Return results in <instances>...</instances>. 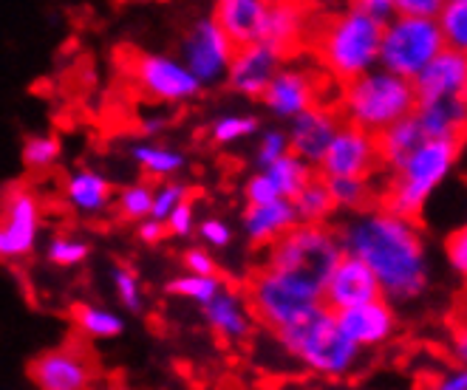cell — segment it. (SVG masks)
Returning <instances> with one entry per match:
<instances>
[{
	"instance_id": "6da1fadb",
	"label": "cell",
	"mask_w": 467,
	"mask_h": 390,
	"mask_svg": "<svg viewBox=\"0 0 467 390\" xmlns=\"http://www.w3.org/2000/svg\"><path fill=\"white\" fill-rule=\"evenodd\" d=\"M343 255L357 258L377 277L382 300L405 303L425 294L431 263L422 232L414 221L389 210L360 212L346 221L337 235Z\"/></svg>"
},
{
	"instance_id": "7a4b0ae2",
	"label": "cell",
	"mask_w": 467,
	"mask_h": 390,
	"mask_svg": "<svg viewBox=\"0 0 467 390\" xmlns=\"http://www.w3.org/2000/svg\"><path fill=\"white\" fill-rule=\"evenodd\" d=\"M379 43L382 26L371 20L360 4L328 15L315 35L320 63L346 86L379 66Z\"/></svg>"
},
{
	"instance_id": "3957f363",
	"label": "cell",
	"mask_w": 467,
	"mask_h": 390,
	"mask_svg": "<svg viewBox=\"0 0 467 390\" xmlns=\"http://www.w3.org/2000/svg\"><path fill=\"white\" fill-rule=\"evenodd\" d=\"M417 94L414 82L400 79L382 68H374L363 77L348 82L343 91V117L346 125L363 130L368 136H379L397 122L414 117Z\"/></svg>"
},
{
	"instance_id": "277c9868",
	"label": "cell",
	"mask_w": 467,
	"mask_h": 390,
	"mask_svg": "<svg viewBox=\"0 0 467 390\" xmlns=\"http://www.w3.org/2000/svg\"><path fill=\"white\" fill-rule=\"evenodd\" d=\"M286 354H292L300 365H306L312 374L320 376H346L360 362V348H357L337 325V317L326 312L323 305L317 312L306 314L275 334Z\"/></svg>"
},
{
	"instance_id": "5b68a950",
	"label": "cell",
	"mask_w": 467,
	"mask_h": 390,
	"mask_svg": "<svg viewBox=\"0 0 467 390\" xmlns=\"http://www.w3.org/2000/svg\"><path fill=\"white\" fill-rule=\"evenodd\" d=\"M462 142H439V139H425L400 170L394 173V181L386 195V210L414 221L431 195L448 181L453 167L459 161Z\"/></svg>"
},
{
	"instance_id": "8992f818",
	"label": "cell",
	"mask_w": 467,
	"mask_h": 390,
	"mask_svg": "<svg viewBox=\"0 0 467 390\" xmlns=\"http://www.w3.org/2000/svg\"><path fill=\"white\" fill-rule=\"evenodd\" d=\"M340 258H343V246L332 230L297 224L281 241H275L269 246L264 269L323 292L328 274L335 272Z\"/></svg>"
},
{
	"instance_id": "52a82bcc",
	"label": "cell",
	"mask_w": 467,
	"mask_h": 390,
	"mask_svg": "<svg viewBox=\"0 0 467 390\" xmlns=\"http://www.w3.org/2000/svg\"><path fill=\"white\" fill-rule=\"evenodd\" d=\"M442 51H445V40L436 20L397 15L389 26H382L377 68L414 82Z\"/></svg>"
},
{
	"instance_id": "ba28073f",
	"label": "cell",
	"mask_w": 467,
	"mask_h": 390,
	"mask_svg": "<svg viewBox=\"0 0 467 390\" xmlns=\"http://www.w3.org/2000/svg\"><path fill=\"white\" fill-rule=\"evenodd\" d=\"M323 305V292L292 281V277L275 274L269 269H258L250 277L246 289V309L250 317L266 325L269 331H284L286 325L304 320Z\"/></svg>"
},
{
	"instance_id": "9c48e42d",
	"label": "cell",
	"mask_w": 467,
	"mask_h": 390,
	"mask_svg": "<svg viewBox=\"0 0 467 390\" xmlns=\"http://www.w3.org/2000/svg\"><path fill=\"white\" fill-rule=\"evenodd\" d=\"M43 207L37 192L12 184L0 195V261L29 258L37 246Z\"/></svg>"
},
{
	"instance_id": "30bf717a",
	"label": "cell",
	"mask_w": 467,
	"mask_h": 390,
	"mask_svg": "<svg viewBox=\"0 0 467 390\" xmlns=\"http://www.w3.org/2000/svg\"><path fill=\"white\" fill-rule=\"evenodd\" d=\"M233 57L235 46L224 37L210 15L193 20V26L182 37V66L196 77L202 88L227 79Z\"/></svg>"
},
{
	"instance_id": "8fae6325",
	"label": "cell",
	"mask_w": 467,
	"mask_h": 390,
	"mask_svg": "<svg viewBox=\"0 0 467 390\" xmlns=\"http://www.w3.org/2000/svg\"><path fill=\"white\" fill-rule=\"evenodd\" d=\"M29 379L37 390H91L97 365L86 348L71 343L35 356L29 362Z\"/></svg>"
},
{
	"instance_id": "7c38bea8",
	"label": "cell",
	"mask_w": 467,
	"mask_h": 390,
	"mask_svg": "<svg viewBox=\"0 0 467 390\" xmlns=\"http://www.w3.org/2000/svg\"><path fill=\"white\" fill-rule=\"evenodd\" d=\"M130 74L136 86L159 102H190L202 94L196 77L168 54H136Z\"/></svg>"
},
{
	"instance_id": "4fadbf2b",
	"label": "cell",
	"mask_w": 467,
	"mask_h": 390,
	"mask_svg": "<svg viewBox=\"0 0 467 390\" xmlns=\"http://www.w3.org/2000/svg\"><path fill=\"white\" fill-rule=\"evenodd\" d=\"M379 161L377 139L343 122L332 139L326 156L320 159V173L326 179H368Z\"/></svg>"
},
{
	"instance_id": "5bb4252c",
	"label": "cell",
	"mask_w": 467,
	"mask_h": 390,
	"mask_svg": "<svg viewBox=\"0 0 467 390\" xmlns=\"http://www.w3.org/2000/svg\"><path fill=\"white\" fill-rule=\"evenodd\" d=\"M379 283L377 277L368 272L366 263H360L357 258L343 255L340 263L335 266V272L328 274V281L323 286V309L340 314L348 309H357V305H366L379 300Z\"/></svg>"
},
{
	"instance_id": "9a60e30c",
	"label": "cell",
	"mask_w": 467,
	"mask_h": 390,
	"mask_svg": "<svg viewBox=\"0 0 467 390\" xmlns=\"http://www.w3.org/2000/svg\"><path fill=\"white\" fill-rule=\"evenodd\" d=\"M340 128H343V119L335 114V110L315 105V108L304 110V114L292 119V128L286 133L289 153L315 167L326 156L328 145H332V139L337 136Z\"/></svg>"
},
{
	"instance_id": "2e32d148",
	"label": "cell",
	"mask_w": 467,
	"mask_h": 390,
	"mask_svg": "<svg viewBox=\"0 0 467 390\" xmlns=\"http://www.w3.org/2000/svg\"><path fill=\"white\" fill-rule=\"evenodd\" d=\"M335 317H337L340 331L360 351L386 345L397 334V312H394V305L382 297L366 305H357V309L340 312Z\"/></svg>"
},
{
	"instance_id": "e0dca14e",
	"label": "cell",
	"mask_w": 467,
	"mask_h": 390,
	"mask_svg": "<svg viewBox=\"0 0 467 390\" xmlns=\"http://www.w3.org/2000/svg\"><path fill=\"white\" fill-rule=\"evenodd\" d=\"M281 60L284 57L278 51H272L261 43L238 48L227 71V86L241 97L261 99L275 74L281 71Z\"/></svg>"
},
{
	"instance_id": "ac0fdd59",
	"label": "cell",
	"mask_w": 467,
	"mask_h": 390,
	"mask_svg": "<svg viewBox=\"0 0 467 390\" xmlns=\"http://www.w3.org/2000/svg\"><path fill=\"white\" fill-rule=\"evenodd\" d=\"M414 94H417V102L467 99V54L445 48L414 79Z\"/></svg>"
},
{
	"instance_id": "d6986e66",
	"label": "cell",
	"mask_w": 467,
	"mask_h": 390,
	"mask_svg": "<svg viewBox=\"0 0 467 390\" xmlns=\"http://www.w3.org/2000/svg\"><path fill=\"white\" fill-rule=\"evenodd\" d=\"M317 97V82L309 71L304 68H281L269 82V88L264 91V105L281 119H295L304 110L315 108Z\"/></svg>"
},
{
	"instance_id": "ffe728a7",
	"label": "cell",
	"mask_w": 467,
	"mask_h": 390,
	"mask_svg": "<svg viewBox=\"0 0 467 390\" xmlns=\"http://www.w3.org/2000/svg\"><path fill=\"white\" fill-rule=\"evenodd\" d=\"M264 15H266L264 0H222V4H215L210 17L238 51L258 43Z\"/></svg>"
},
{
	"instance_id": "44dd1931",
	"label": "cell",
	"mask_w": 467,
	"mask_h": 390,
	"mask_svg": "<svg viewBox=\"0 0 467 390\" xmlns=\"http://www.w3.org/2000/svg\"><path fill=\"white\" fill-rule=\"evenodd\" d=\"M414 119L422 128L425 139H439V142H462V136L467 133V99L417 102Z\"/></svg>"
},
{
	"instance_id": "7402d4cb",
	"label": "cell",
	"mask_w": 467,
	"mask_h": 390,
	"mask_svg": "<svg viewBox=\"0 0 467 390\" xmlns=\"http://www.w3.org/2000/svg\"><path fill=\"white\" fill-rule=\"evenodd\" d=\"M207 325L227 343H238L250 337L253 317L246 314V303L233 289H222L207 305H204Z\"/></svg>"
},
{
	"instance_id": "603a6c76",
	"label": "cell",
	"mask_w": 467,
	"mask_h": 390,
	"mask_svg": "<svg viewBox=\"0 0 467 390\" xmlns=\"http://www.w3.org/2000/svg\"><path fill=\"white\" fill-rule=\"evenodd\" d=\"M304 26H306V15L295 4H266V15H264V26H261V37L258 43L278 51L281 57L295 48V43L304 37Z\"/></svg>"
},
{
	"instance_id": "cb8c5ba5",
	"label": "cell",
	"mask_w": 467,
	"mask_h": 390,
	"mask_svg": "<svg viewBox=\"0 0 467 390\" xmlns=\"http://www.w3.org/2000/svg\"><path fill=\"white\" fill-rule=\"evenodd\" d=\"M297 227L292 201H272L264 207H246L244 210V232L255 246H272L281 241L289 230Z\"/></svg>"
},
{
	"instance_id": "d4e9b609",
	"label": "cell",
	"mask_w": 467,
	"mask_h": 390,
	"mask_svg": "<svg viewBox=\"0 0 467 390\" xmlns=\"http://www.w3.org/2000/svg\"><path fill=\"white\" fill-rule=\"evenodd\" d=\"M63 199L79 215H99L102 210L111 207L114 187L97 170H74L63 184Z\"/></svg>"
},
{
	"instance_id": "484cf974",
	"label": "cell",
	"mask_w": 467,
	"mask_h": 390,
	"mask_svg": "<svg viewBox=\"0 0 467 390\" xmlns=\"http://www.w3.org/2000/svg\"><path fill=\"white\" fill-rule=\"evenodd\" d=\"M425 142L422 128L417 125L414 117H408L402 122H397L394 128H389L386 133L377 136V153L379 161L389 167V170H400V167L417 153V148Z\"/></svg>"
},
{
	"instance_id": "4316f807",
	"label": "cell",
	"mask_w": 467,
	"mask_h": 390,
	"mask_svg": "<svg viewBox=\"0 0 467 390\" xmlns=\"http://www.w3.org/2000/svg\"><path fill=\"white\" fill-rule=\"evenodd\" d=\"M261 173H266L275 192H278L284 201H292L300 190L315 181V167L306 164L304 159L292 156V153H286L284 159H278L272 167H266V170H261Z\"/></svg>"
},
{
	"instance_id": "83f0119b",
	"label": "cell",
	"mask_w": 467,
	"mask_h": 390,
	"mask_svg": "<svg viewBox=\"0 0 467 390\" xmlns=\"http://www.w3.org/2000/svg\"><path fill=\"white\" fill-rule=\"evenodd\" d=\"M71 323L91 340H114L125 331V320L117 312L99 309V305H91V303H74Z\"/></svg>"
},
{
	"instance_id": "f1b7e54d",
	"label": "cell",
	"mask_w": 467,
	"mask_h": 390,
	"mask_svg": "<svg viewBox=\"0 0 467 390\" xmlns=\"http://www.w3.org/2000/svg\"><path fill=\"white\" fill-rule=\"evenodd\" d=\"M292 207H295L297 224H304V227H323V221L335 212L332 195H328L323 179H315L309 187L300 190L292 199Z\"/></svg>"
},
{
	"instance_id": "f546056e",
	"label": "cell",
	"mask_w": 467,
	"mask_h": 390,
	"mask_svg": "<svg viewBox=\"0 0 467 390\" xmlns=\"http://www.w3.org/2000/svg\"><path fill=\"white\" fill-rule=\"evenodd\" d=\"M130 156L150 179H171L187 164L182 153H176L173 148H164V145H133Z\"/></svg>"
},
{
	"instance_id": "4dcf8cb0",
	"label": "cell",
	"mask_w": 467,
	"mask_h": 390,
	"mask_svg": "<svg viewBox=\"0 0 467 390\" xmlns=\"http://www.w3.org/2000/svg\"><path fill=\"white\" fill-rule=\"evenodd\" d=\"M439 32H442L445 48L467 54V0H448L436 17Z\"/></svg>"
},
{
	"instance_id": "1f68e13d",
	"label": "cell",
	"mask_w": 467,
	"mask_h": 390,
	"mask_svg": "<svg viewBox=\"0 0 467 390\" xmlns=\"http://www.w3.org/2000/svg\"><path fill=\"white\" fill-rule=\"evenodd\" d=\"M224 289L222 283V277H199V274H182V277H173V281L168 283V294L173 297H187V300H193L199 303L202 309L204 305Z\"/></svg>"
},
{
	"instance_id": "d6a6232c",
	"label": "cell",
	"mask_w": 467,
	"mask_h": 390,
	"mask_svg": "<svg viewBox=\"0 0 467 390\" xmlns=\"http://www.w3.org/2000/svg\"><path fill=\"white\" fill-rule=\"evenodd\" d=\"M63 153V145L57 136H29L23 142V164L29 167V170H48V167L57 164Z\"/></svg>"
},
{
	"instance_id": "836d02e7",
	"label": "cell",
	"mask_w": 467,
	"mask_h": 390,
	"mask_svg": "<svg viewBox=\"0 0 467 390\" xmlns=\"http://www.w3.org/2000/svg\"><path fill=\"white\" fill-rule=\"evenodd\" d=\"M332 195L335 210H360L368 201V179H326L323 181Z\"/></svg>"
},
{
	"instance_id": "e575fe53",
	"label": "cell",
	"mask_w": 467,
	"mask_h": 390,
	"mask_svg": "<svg viewBox=\"0 0 467 390\" xmlns=\"http://www.w3.org/2000/svg\"><path fill=\"white\" fill-rule=\"evenodd\" d=\"M153 207V187L150 184H128L117 195V212L122 221H145Z\"/></svg>"
},
{
	"instance_id": "d590c367",
	"label": "cell",
	"mask_w": 467,
	"mask_h": 390,
	"mask_svg": "<svg viewBox=\"0 0 467 390\" xmlns=\"http://www.w3.org/2000/svg\"><path fill=\"white\" fill-rule=\"evenodd\" d=\"M258 128H261L258 117H235V114H230V117H218L210 125V139H213V145L227 148V145L241 142V139H246V136H253Z\"/></svg>"
},
{
	"instance_id": "8d00e7d4",
	"label": "cell",
	"mask_w": 467,
	"mask_h": 390,
	"mask_svg": "<svg viewBox=\"0 0 467 390\" xmlns=\"http://www.w3.org/2000/svg\"><path fill=\"white\" fill-rule=\"evenodd\" d=\"M190 199V187L182 181H164L153 190V207H150V221L164 224L176 207H182Z\"/></svg>"
},
{
	"instance_id": "74e56055",
	"label": "cell",
	"mask_w": 467,
	"mask_h": 390,
	"mask_svg": "<svg viewBox=\"0 0 467 390\" xmlns=\"http://www.w3.org/2000/svg\"><path fill=\"white\" fill-rule=\"evenodd\" d=\"M88 255H91V246L86 241H79V238H71V235H57L46 246L48 263L63 266V269L66 266H79Z\"/></svg>"
},
{
	"instance_id": "f35d334b",
	"label": "cell",
	"mask_w": 467,
	"mask_h": 390,
	"mask_svg": "<svg viewBox=\"0 0 467 390\" xmlns=\"http://www.w3.org/2000/svg\"><path fill=\"white\" fill-rule=\"evenodd\" d=\"M289 153V139H286V130H278V128H269L261 142L255 148V167L258 173L266 170V167H272L278 159H284Z\"/></svg>"
},
{
	"instance_id": "ab89813d",
	"label": "cell",
	"mask_w": 467,
	"mask_h": 390,
	"mask_svg": "<svg viewBox=\"0 0 467 390\" xmlns=\"http://www.w3.org/2000/svg\"><path fill=\"white\" fill-rule=\"evenodd\" d=\"M114 289H117L119 303L128 312H142V286H140V277H136V272L130 266L114 269Z\"/></svg>"
},
{
	"instance_id": "60d3db41",
	"label": "cell",
	"mask_w": 467,
	"mask_h": 390,
	"mask_svg": "<svg viewBox=\"0 0 467 390\" xmlns=\"http://www.w3.org/2000/svg\"><path fill=\"white\" fill-rule=\"evenodd\" d=\"M244 199H246V207H264V204H272V201H281V195L275 192L266 173H253L250 179L244 181Z\"/></svg>"
},
{
	"instance_id": "b9f144b4",
	"label": "cell",
	"mask_w": 467,
	"mask_h": 390,
	"mask_svg": "<svg viewBox=\"0 0 467 390\" xmlns=\"http://www.w3.org/2000/svg\"><path fill=\"white\" fill-rule=\"evenodd\" d=\"M193 227H196V207L190 199L182 207H176L173 215L164 221V230H168V235H173V238H187L193 232Z\"/></svg>"
},
{
	"instance_id": "7bdbcfd3",
	"label": "cell",
	"mask_w": 467,
	"mask_h": 390,
	"mask_svg": "<svg viewBox=\"0 0 467 390\" xmlns=\"http://www.w3.org/2000/svg\"><path fill=\"white\" fill-rule=\"evenodd\" d=\"M445 252H448V263L459 277H467V227L456 230L448 243H445Z\"/></svg>"
},
{
	"instance_id": "ee69618b",
	"label": "cell",
	"mask_w": 467,
	"mask_h": 390,
	"mask_svg": "<svg viewBox=\"0 0 467 390\" xmlns=\"http://www.w3.org/2000/svg\"><path fill=\"white\" fill-rule=\"evenodd\" d=\"M184 266H187V274H199V277H215L218 266H215V258L207 252L204 246H193L184 252Z\"/></svg>"
},
{
	"instance_id": "f6af8a7d",
	"label": "cell",
	"mask_w": 467,
	"mask_h": 390,
	"mask_svg": "<svg viewBox=\"0 0 467 390\" xmlns=\"http://www.w3.org/2000/svg\"><path fill=\"white\" fill-rule=\"evenodd\" d=\"M397 15L402 17H425V20H436L439 12H442V4L439 0H394Z\"/></svg>"
},
{
	"instance_id": "bcb514c9",
	"label": "cell",
	"mask_w": 467,
	"mask_h": 390,
	"mask_svg": "<svg viewBox=\"0 0 467 390\" xmlns=\"http://www.w3.org/2000/svg\"><path fill=\"white\" fill-rule=\"evenodd\" d=\"M199 238L210 246H230L233 230L224 224V221L210 218V221H204V224H199Z\"/></svg>"
},
{
	"instance_id": "7dc6e473",
	"label": "cell",
	"mask_w": 467,
	"mask_h": 390,
	"mask_svg": "<svg viewBox=\"0 0 467 390\" xmlns=\"http://www.w3.org/2000/svg\"><path fill=\"white\" fill-rule=\"evenodd\" d=\"M363 12L377 20L379 26H389L394 17H397V6H394V0H366V4H360Z\"/></svg>"
},
{
	"instance_id": "c3c4849f",
	"label": "cell",
	"mask_w": 467,
	"mask_h": 390,
	"mask_svg": "<svg viewBox=\"0 0 467 390\" xmlns=\"http://www.w3.org/2000/svg\"><path fill=\"white\" fill-rule=\"evenodd\" d=\"M136 235H140L142 243L156 246V243H161L164 238H168V230H164V224H159V221L145 218V221H140V224H136Z\"/></svg>"
},
{
	"instance_id": "681fc988",
	"label": "cell",
	"mask_w": 467,
	"mask_h": 390,
	"mask_svg": "<svg viewBox=\"0 0 467 390\" xmlns=\"http://www.w3.org/2000/svg\"><path fill=\"white\" fill-rule=\"evenodd\" d=\"M451 348H453V356L462 362V368H467V325H462V323L456 325Z\"/></svg>"
},
{
	"instance_id": "f907efd6",
	"label": "cell",
	"mask_w": 467,
	"mask_h": 390,
	"mask_svg": "<svg viewBox=\"0 0 467 390\" xmlns=\"http://www.w3.org/2000/svg\"><path fill=\"white\" fill-rule=\"evenodd\" d=\"M436 390H467V368H459V371L445 374Z\"/></svg>"
},
{
	"instance_id": "816d5d0a",
	"label": "cell",
	"mask_w": 467,
	"mask_h": 390,
	"mask_svg": "<svg viewBox=\"0 0 467 390\" xmlns=\"http://www.w3.org/2000/svg\"><path fill=\"white\" fill-rule=\"evenodd\" d=\"M462 325H467V309H464V320H462Z\"/></svg>"
}]
</instances>
